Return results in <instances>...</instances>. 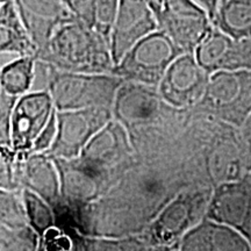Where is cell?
I'll return each instance as SVG.
<instances>
[{
  "label": "cell",
  "instance_id": "1",
  "mask_svg": "<svg viewBox=\"0 0 251 251\" xmlns=\"http://www.w3.org/2000/svg\"><path fill=\"white\" fill-rule=\"evenodd\" d=\"M176 109L163 100L157 87L124 81L112 112L127 131L137 158L146 159L162 157Z\"/></svg>",
  "mask_w": 251,
  "mask_h": 251
},
{
  "label": "cell",
  "instance_id": "2",
  "mask_svg": "<svg viewBox=\"0 0 251 251\" xmlns=\"http://www.w3.org/2000/svg\"><path fill=\"white\" fill-rule=\"evenodd\" d=\"M36 61L61 71L83 74H112L114 69L108 41L72 17L56 28L48 49Z\"/></svg>",
  "mask_w": 251,
  "mask_h": 251
},
{
  "label": "cell",
  "instance_id": "3",
  "mask_svg": "<svg viewBox=\"0 0 251 251\" xmlns=\"http://www.w3.org/2000/svg\"><path fill=\"white\" fill-rule=\"evenodd\" d=\"M41 77L57 111L89 107L112 108L124 79L114 74H83L55 69L36 61L35 78Z\"/></svg>",
  "mask_w": 251,
  "mask_h": 251
},
{
  "label": "cell",
  "instance_id": "4",
  "mask_svg": "<svg viewBox=\"0 0 251 251\" xmlns=\"http://www.w3.org/2000/svg\"><path fill=\"white\" fill-rule=\"evenodd\" d=\"M213 191L200 186L176 194L144 230L137 235L142 250L170 249L185 234L206 218Z\"/></svg>",
  "mask_w": 251,
  "mask_h": 251
},
{
  "label": "cell",
  "instance_id": "5",
  "mask_svg": "<svg viewBox=\"0 0 251 251\" xmlns=\"http://www.w3.org/2000/svg\"><path fill=\"white\" fill-rule=\"evenodd\" d=\"M77 158L108 190L137 161L127 131L115 119L94 135Z\"/></svg>",
  "mask_w": 251,
  "mask_h": 251
},
{
  "label": "cell",
  "instance_id": "6",
  "mask_svg": "<svg viewBox=\"0 0 251 251\" xmlns=\"http://www.w3.org/2000/svg\"><path fill=\"white\" fill-rule=\"evenodd\" d=\"M199 106L230 127L238 128L251 113V70L212 72Z\"/></svg>",
  "mask_w": 251,
  "mask_h": 251
},
{
  "label": "cell",
  "instance_id": "7",
  "mask_svg": "<svg viewBox=\"0 0 251 251\" xmlns=\"http://www.w3.org/2000/svg\"><path fill=\"white\" fill-rule=\"evenodd\" d=\"M181 52L168 34L157 29L131 47L112 74L125 81L157 87L166 69Z\"/></svg>",
  "mask_w": 251,
  "mask_h": 251
},
{
  "label": "cell",
  "instance_id": "8",
  "mask_svg": "<svg viewBox=\"0 0 251 251\" xmlns=\"http://www.w3.org/2000/svg\"><path fill=\"white\" fill-rule=\"evenodd\" d=\"M158 29L170 36L183 52H193L213 27L212 19L194 0H146Z\"/></svg>",
  "mask_w": 251,
  "mask_h": 251
},
{
  "label": "cell",
  "instance_id": "9",
  "mask_svg": "<svg viewBox=\"0 0 251 251\" xmlns=\"http://www.w3.org/2000/svg\"><path fill=\"white\" fill-rule=\"evenodd\" d=\"M112 119V108L107 107L57 111V133L46 153L51 158H76Z\"/></svg>",
  "mask_w": 251,
  "mask_h": 251
},
{
  "label": "cell",
  "instance_id": "10",
  "mask_svg": "<svg viewBox=\"0 0 251 251\" xmlns=\"http://www.w3.org/2000/svg\"><path fill=\"white\" fill-rule=\"evenodd\" d=\"M208 77L209 74L198 63L193 52H181L166 69L157 91L172 107H193L199 105Z\"/></svg>",
  "mask_w": 251,
  "mask_h": 251
},
{
  "label": "cell",
  "instance_id": "11",
  "mask_svg": "<svg viewBox=\"0 0 251 251\" xmlns=\"http://www.w3.org/2000/svg\"><path fill=\"white\" fill-rule=\"evenodd\" d=\"M55 111L48 90H35L19 97L11 125L12 147L19 156L29 155L37 136Z\"/></svg>",
  "mask_w": 251,
  "mask_h": 251
},
{
  "label": "cell",
  "instance_id": "12",
  "mask_svg": "<svg viewBox=\"0 0 251 251\" xmlns=\"http://www.w3.org/2000/svg\"><path fill=\"white\" fill-rule=\"evenodd\" d=\"M157 29L158 24L146 0H120L109 35V50L114 65L131 47Z\"/></svg>",
  "mask_w": 251,
  "mask_h": 251
},
{
  "label": "cell",
  "instance_id": "13",
  "mask_svg": "<svg viewBox=\"0 0 251 251\" xmlns=\"http://www.w3.org/2000/svg\"><path fill=\"white\" fill-rule=\"evenodd\" d=\"M206 216L237 229L251 243V175L218 185Z\"/></svg>",
  "mask_w": 251,
  "mask_h": 251
},
{
  "label": "cell",
  "instance_id": "14",
  "mask_svg": "<svg viewBox=\"0 0 251 251\" xmlns=\"http://www.w3.org/2000/svg\"><path fill=\"white\" fill-rule=\"evenodd\" d=\"M59 176L61 200L69 209L92 202L108 191L107 186L77 158H52ZM56 205V206H57Z\"/></svg>",
  "mask_w": 251,
  "mask_h": 251
},
{
  "label": "cell",
  "instance_id": "15",
  "mask_svg": "<svg viewBox=\"0 0 251 251\" xmlns=\"http://www.w3.org/2000/svg\"><path fill=\"white\" fill-rule=\"evenodd\" d=\"M21 20L37 47L35 58L48 49L54 30L71 18L63 0H13Z\"/></svg>",
  "mask_w": 251,
  "mask_h": 251
},
{
  "label": "cell",
  "instance_id": "16",
  "mask_svg": "<svg viewBox=\"0 0 251 251\" xmlns=\"http://www.w3.org/2000/svg\"><path fill=\"white\" fill-rule=\"evenodd\" d=\"M172 250H251V243L231 226L203 218L175 244Z\"/></svg>",
  "mask_w": 251,
  "mask_h": 251
},
{
  "label": "cell",
  "instance_id": "17",
  "mask_svg": "<svg viewBox=\"0 0 251 251\" xmlns=\"http://www.w3.org/2000/svg\"><path fill=\"white\" fill-rule=\"evenodd\" d=\"M20 186L36 193L54 208L61 200L59 176L51 157L46 152H30L20 168Z\"/></svg>",
  "mask_w": 251,
  "mask_h": 251
},
{
  "label": "cell",
  "instance_id": "18",
  "mask_svg": "<svg viewBox=\"0 0 251 251\" xmlns=\"http://www.w3.org/2000/svg\"><path fill=\"white\" fill-rule=\"evenodd\" d=\"M236 43L237 41L213 25L193 51L194 57L209 75L219 70L243 68L236 62Z\"/></svg>",
  "mask_w": 251,
  "mask_h": 251
},
{
  "label": "cell",
  "instance_id": "19",
  "mask_svg": "<svg viewBox=\"0 0 251 251\" xmlns=\"http://www.w3.org/2000/svg\"><path fill=\"white\" fill-rule=\"evenodd\" d=\"M0 52L34 56L37 47L21 20L13 0L0 6Z\"/></svg>",
  "mask_w": 251,
  "mask_h": 251
},
{
  "label": "cell",
  "instance_id": "20",
  "mask_svg": "<svg viewBox=\"0 0 251 251\" xmlns=\"http://www.w3.org/2000/svg\"><path fill=\"white\" fill-rule=\"evenodd\" d=\"M212 23L237 42L251 39V0H222Z\"/></svg>",
  "mask_w": 251,
  "mask_h": 251
},
{
  "label": "cell",
  "instance_id": "21",
  "mask_svg": "<svg viewBox=\"0 0 251 251\" xmlns=\"http://www.w3.org/2000/svg\"><path fill=\"white\" fill-rule=\"evenodd\" d=\"M36 58L34 56H19L9 62L0 72V89L20 97L33 89L35 79Z\"/></svg>",
  "mask_w": 251,
  "mask_h": 251
},
{
  "label": "cell",
  "instance_id": "22",
  "mask_svg": "<svg viewBox=\"0 0 251 251\" xmlns=\"http://www.w3.org/2000/svg\"><path fill=\"white\" fill-rule=\"evenodd\" d=\"M23 198L28 225L40 240L56 226L54 208L40 196L27 188H23Z\"/></svg>",
  "mask_w": 251,
  "mask_h": 251
},
{
  "label": "cell",
  "instance_id": "23",
  "mask_svg": "<svg viewBox=\"0 0 251 251\" xmlns=\"http://www.w3.org/2000/svg\"><path fill=\"white\" fill-rule=\"evenodd\" d=\"M0 224L13 231L31 229L28 225L23 190L0 187Z\"/></svg>",
  "mask_w": 251,
  "mask_h": 251
},
{
  "label": "cell",
  "instance_id": "24",
  "mask_svg": "<svg viewBox=\"0 0 251 251\" xmlns=\"http://www.w3.org/2000/svg\"><path fill=\"white\" fill-rule=\"evenodd\" d=\"M26 157L19 156L12 146H0V187L23 190L20 186V168Z\"/></svg>",
  "mask_w": 251,
  "mask_h": 251
},
{
  "label": "cell",
  "instance_id": "25",
  "mask_svg": "<svg viewBox=\"0 0 251 251\" xmlns=\"http://www.w3.org/2000/svg\"><path fill=\"white\" fill-rule=\"evenodd\" d=\"M39 238L31 229L13 231L0 224V251L4 250H37Z\"/></svg>",
  "mask_w": 251,
  "mask_h": 251
},
{
  "label": "cell",
  "instance_id": "26",
  "mask_svg": "<svg viewBox=\"0 0 251 251\" xmlns=\"http://www.w3.org/2000/svg\"><path fill=\"white\" fill-rule=\"evenodd\" d=\"M120 0H96L94 4V29L109 42V35L117 18Z\"/></svg>",
  "mask_w": 251,
  "mask_h": 251
},
{
  "label": "cell",
  "instance_id": "27",
  "mask_svg": "<svg viewBox=\"0 0 251 251\" xmlns=\"http://www.w3.org/2000/svg\"><path fill=\"white\" fill-rule=\"evenodd\" d=\"M19 97L0 89V146H12L11 125Z\"/></svg>",
  "mask_w": 251,
  "mask_h": 251
},
{
  "label": "cell",
  "instance_id": "28",
  "mask_svg": "<svg viewBox=\"0 0 251 251\" xmlns=\"http://www.w3.org/2000/svg\"><path fill=\"white\" fill-rule=\"evenodd\" d=\"M70 15L81 24L94 28V4L96 0H63Z\"/></svg>",
  "mask_w": 251,
  "mask_h": 251
},
{
  "label": "cell",
  "instance_id": "29",
  "mask_svg": "<svg viewBox=\"0 0 251 251\" xmlns=\"http://www.w3.org/2000/svg\"><path fill=\"white\" fill-rule=\"evenodd\" d=\"M237 140L240 146L241 156H242L246 174L251 175V113L242 125L238 127Z\"/></svg>",
  "mask_w": 251,
  "mask_h": 251
},
{
  "label": "cell",
  "instance_id": "30",
  "mask_svg": "<svg viewBox=\"0 0 251 251\" xmlns=\"http://www.w3.org/2000/svg\"><path fill=\"white\" fill-rule=\"evenodd\" d=\"M56 133H57V109L51 115L48 124L41 131V134L37 136L33 149H31V152H46L51 147V144L54 143Z\"/></svg>",
  "mask_w": 251,
  "mask_h": 251
},
{
  "label": "cell",
  "instance_id": "31",
  "mask_svg": "<svg viewBox=\"0 0 251 251\" xmlns=\"http://www.w3.org/2000/svg\"><path fill=\"white\" fill-rule=\"evenodd\" d=\"M194 1L205 9L213 21V19H214L216 14V11H218L220 0H194Z\"/></svg>",
  "mask_w": 251,
  "mask_h": 251
},
{
  "label": "cell",
  "instance_id": "32",
  "mask_svg": "<svg viewBox=\"0 0 251 251\" xmlns=\"http://www.w3.org/2000/svg\"><path fill=\"white\" fill-rule=\"evenodd\" d=\"M6 1H8V0H0V6H1V5H4Z\"/></svg>",
  "mask_w": 251,
  "mask_h": 251
},
{
  "label": "cell",
  "instance_id": "33",
  "mask_svg": "<svg viewBox=\"0 0 251 251\" xmlns=\"http://www.w3.org/2000/svg\"><path fill=\"white\" fill-rule=\"evenodd\" d=\"M0 72H1V69H0Z\"/></svg>",
  "mask_w": 251,
  "mask_h": 251
},
{
  "label": "cell",
  "instance_id": "34",
  "mask_svg": "<svg viewBox=\"0 0 251 251\" xmlns=\"http://www.w3.org/2000/svg\"><path fill=\"white\" fill-rule=\"evenodd\" d=\"M222 1V0H220V2H221Z\"/></svg>",
  "mask_w": 251,
  "mask_h": 251
}]
</instances>
